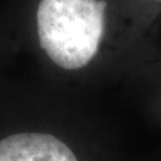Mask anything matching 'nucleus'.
<instances>
[{
    "mask_svg": "<svg viewBox=\"0 0 161 161\" xmlns=\"http://www.w3.org/2000/svg\"><path fill=\"white\" fill-rule=\"evenodd\" d=\"M105 8L104 0H41L37 32L48 58L68 70L85 67L98 52Z\"/></svg>",
    "mask_w": 161,
    "mask_h": 161,
    "instance_id": "obj_1",
    "label": "nucleus"
},
{
    "mask_svg": "<svg viewBox=\"0 0 161 161\" xmlns=\"http://www.w3.org/2000/svg\"><path fill=\"white\" fill-rule=\"evenodd\" d=\"M0 161H78L64 141L46 132H18L0 140Z\"/></svg>",
    "mask_w": 161,
    "mask_h": 161,
    "instance_id": "obj_2",
    "label": "nucleus"
},
{
    "mask_svg": "<svg viewBox=\"0 0 161 161\" xmlns=\"http://www.w3.org/2000/svg\"><path fill=\"white\" fill-rule=\"evenodd\" d=\"M160 1H161V0H160Z\"/></svg>",
    "mask_w": 161,
    "mask_h": 161,
    "instance_id": "obj_3",
    "label": "nucleus"
}]
</instances>
